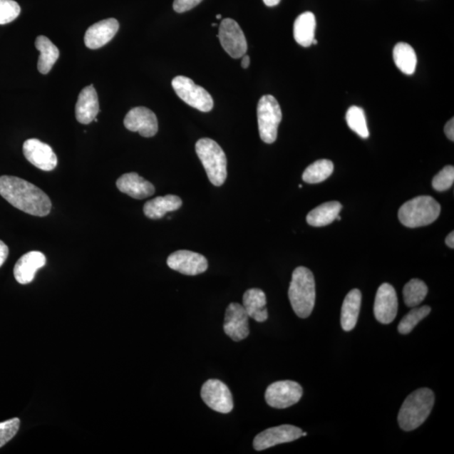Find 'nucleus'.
<instances>
[{
  "label": "nucleus",
  "mask_w": 454,
  "mask_h": 454,
  "mask_svg": "<svg viewBox=\"0 0 454 454\" xmlns=\"http://www.w3.org/2000/svg\"><path fill=\"white\" fill-rule=\"evenodd\" d=\"M303 388L298 383L283 381L271 383L267 388L265 400L267 404L276 409H285L298 403L301 399Z\"/></svg>",
  "instance_id": "6e6552de"
},
{
  "label": "nucleus",
  "mask_w": 454,
  "mask_h": 454,
  "mask_svg": "<svg viewBox=\"0 0 454 454\" xmlns=\"http://www.w3.org/2000/svg\"><path fill=\"white\" fill-rule=\"evenodd\" d=\"M346 120L349 128L357 133L362 138H368L369 132L365 118L364 111L362 108L358 106L350 107L347 114H346Z\"/></svg>",
  "instance_id": "c756f323"
},
{
  "label": "nucleus",
  "mask_w": 454,
  "mask_h": 454,
  "mask_svg": "<svg viewBox=\"0 0 454 454\" xmlns=\"http://www.w3.org/2000/svg\"><path fill=\"white\" fill-rule=\"evenodd\" d=\"M302 436H303V437H306V436H307V433H302Z\"/></svg>",
  "instance_id": "37998d69"
},
{
  "label": "nucleus",
  "mask_w": 454,
  "mask_h": 454,
  "mask_svg": "<svg viewBox=\"0 0 454 454\" xmlns=\"http://www.w3.org/2000/svg\"><path fill=\"white\" fill-rule=\"evenodd\" d=\"M428 288L423 281L413 279L405 285L403 297L406 305L408 307H416L420 305L427 296Z\"/></svg>",
  "instance_id": "c85d7f7f"
},
{
  "label": "nucleus",
  "mask_w": 454,
  "mask_h": 454,
  "mask_svg": "<svg viewBox=\"0 0 454 454\" xmlns=\"http://www.w3.org/2000/svg\"><path fill=\"white\" fill-rule=\"evenodd\" d=\"M212 26H217V25L214 23V24H212Z\"/></svg>",
  "instance_id": "a18cd8bd"
},
{
  "label": "nucleus",
  "mask_w": 454,
  "mask_h": 454,
  "mask_svg": "<svg viewBox=\"0 0 454 454\" xmlns=\"http://www.w3.org/2000/svg\"><path fill=\"white\" fill-rule=\"evenodd\" d=\"M9 256V248L6 243L0 240V267L6 261Z\"/></svg>",
  "instance_id": "c9c22d12"
},
{
  "label": "nucleus",
  "mask_w": 454,
  "mask_h": 454,
  "mask_svg": "<svg viewBox=\"0 0 454 454\" xmlns=\"http://www.w3.org/2000/svg\"><path fill=\"white\" fill-rule=\"evenodd\" d=\"M203 0H175L172 4L177 13H185L198 6Z\"/></svg>",
  "instance_id": "f704fd0d"
},
{
  "label": "nucleus",
  "mask_w": 454,
  "mask_h": 454,
  "mask_svg": "<svg viewBox=\"0 0 454 454\" xmlns=\"http://www.w3.org/2000/svg\"><path fill=\"white\" fill-rule=\"evenodd\" d=\"M393 58H394L396 67L402 73L407 75L413 74L416 71L418 58L413 46L405 42H400L393 50Z\"/></svg>",
  "instance_id": "bb28decb"
},
{
  "label": "nucleus",
  "mask_w": 454,
  "mask_h": 454,
  "mask_svg": "<svg viewBox=\"0 0 454 454\" xmlns=\"http://www.w3.org/2000/svg\"><path fill=\"white\" fill-rule=\"evenodd\" d=\"M289 299L299 317L311 316L316 302V283L314 275L306 267L294 269L289 288Z\"/></svg>",
  "instance_id": "f03ea898"
},
{
  "label": "nucleus",
  "mask_w": 454,
  "mask_h": 454,
  "mask_svg": "<svg viewBox=\"0 0 454 454\" xmlns=\"http://www.w3.org/2000/svg\"><path fill=\"white\" fill-rule=\"evenodd\" d=\"M434 393L428 388L411 393L402 404L398 421L402 430L410 432L428 419L434 405Z\"/></svg>",
  "instance_id": "7ed1b4c3"
},
{
  "label": "nucleus",
  "mask_w": 454,
  "mask_h": 454,
  "mask_svg": "<svg viewBox=\"0 0 454 454\" xmlns=\"http://www.w3.org/2000/svg\"><path fill=\"white\" fill-rule=\"evenodd\" d=\"M441 207L430 196H419L407 201L399 210L398 217L406 227L416 228L432 224L438 218Z\"/></svg>",
  "instance_id": "20e7f679"
},
{
  "label": "nucleus",
  "mask_w": 454,
  "mask_h": 454,
  "mask_svg": "<svg viewBox=\"0 0 454 454\" xmlns=\"http://www.w3.org/2000/svg\"><path fill=\"white\" fill-rule=\"evenodd\" d=\"M23 153L27 160L39 170L48 172L58 165V158L53 148L38 139L26 140L23 145Z\"/></svg>",
  "instance_id": "ddd939ff"
},
{
  "label": "nucleus",
  "mask_w": 454,
  "mask_h": 454,
  "mask_svg": "<svg viewBox=\"0 0 454 454\" xmlns=\"http://www.w3.org/2000/svg\"><path fill=\"white\" fill-rule=\"evenodd\" d=\"M299 189H301V188H302V185H299Z\"/></svg>",
  "instance_id": "c03bdc74"
},
{
  "label": "nucleus",
  "mask_w": 454,
  "mask_h": 454,
  "mask_svg": "<svg viewBox=\"0 0 454 454\" xmlns=\"http://www.w3.org/2000/svg\"><path fill=\"white\" fill-rule=\"evenodd\" d=\"M99 111V99L96 88L91 84L79 93L75 115L79 123L88 125L96 118Z\"/></svg>",
  "instance_id": "aec40b11"
},
{
  "label": "nucleus",
  "mask_w": 454,
  "mask_h": 454,
  "mask_svg": "<svg viewBox=\"0 0 454 454\" xmlns=\"http://www.w3.org/2000/svg\"><path fill=\"white\" fill-rule=\"evenodd\" d=\"M454 182V167L448 165L444 167L438 174L434 177L433 187L439 192L446 191L451 188Z\"/></svg>",
  "instance_id": "473e14b6"
},
{
  "label": "nucleus",
  "mask_w": 454,
  "mask_h": 454,
  "mask_svg": "<svg viewBox=\"0 0 454 454\" xmlns=\"http://www.w3.org/2000/svg\"><path fill=\"white\" fill-rule=\"evenodd\" d=\"M249 64H250L249 56H247V55L243 56L242 60V67L243 68H247L248 67H249Z\"/></svg>",
  "instance_id": "58836bf2"
},
{
  "label": "nucleus",
  "mask_w": 454,
  "mask_h": 454,
  "mask_svg": "<svg viewBox=\"0 0 454 454\" xmlns=\"http://www.w3.org/2000/svg\"><path fill=\"white\" fill-rule=\"evenodd\" d=\"M124 125L126 129L139 133L142 137H154L158 130L157 116L146 107H135L125 115Z\"/></svg>",
  "instance_id": "4468645a"
},
{
  "label": "nucleus",
  "mask_w": 454,
  "mask_h": 454,
  "mask_svg": "<svg viewBox=\"0 0 454 454\" xmlns=\"http://www.w3.org/2000/svg\"><path fill=\"white\" fill-rule=\"evenodd\" d=\"M167 264L171 269L190 276L203 274L208 269V261L205 257L188 250L172 252L167 257Z\"/></svg>",
  "instance_id": "f8f14e48"
},
{
  "label": "nucleus",
  "mask_w": 454,
  "mask_h": 454,
  "mask_svg": "<svg viewBox=\"0 0 454 454\" xmlns=\"http://www.w3.org/2000/svg\"><path fill=\"white\" fill-rule=\"evenodd\" d=\"M119 27L118 21L114 18L97 22L87 30L84 36V43L92 50L100 48L114 38Z\"/></svg>",
  "instance_id": "f3484780"
},
{
  "label": "nucleus",
  "mask_w": 454,
  "mask_h": 454,
  "mask_svg": "<svg viewBox=\"0 0 454 454\" xmlns=\"http://www.w3.org/2000/svg\"><path fill=\"white\" fill-rule=\"evenodd\" d=\"M20 425L21 421L19 418H13L0 423V448L6 445L16 436L19 428H20Z\"/></svg>",
  "instance_id": "72a5a7b5"
},
{
  "label": "nucleus",
  "mask_w": 454,
  "mask_h": 454,
  "mask_svg": "<svg viewBox=\"0 0 454 454\" xmlns=\"http://www.w3.org/2000/svg\"><path fill=\"white\" fill-rule=\"evenodd\" d=\"M361 303L362 294L358 289L351 290L345 297L341 312V325L344 331H352L357 324Z\"/></svg>",
  "instance_id": "4be33fe9"
},
{
  "label": "nucleus",
  "mask_w": 454,
  "mask_h": 454,
  "mask_svg": "<svg viewBox=\"0 0 454 454\" xmlns=\"http://www.w3.org/2000/svg\"><path fill=\"white\" fill-rule=\"evenodd\" d=\"M46 263V257L41 252L32 251L23 255L14 269L17 282L21 284L31 283L37 271L44 267Z\"/></svg>",
  "instance_id": "a211bd4d"
},
{
  "label": "nucleus",
  "mask_w": 454,
  "mask_h": 454,
  "mask_svg": "<svg viewBox=\"0 0 454 454\" xmlns=\"http://www.w3.org/2000/svg\"><path fill=\"white\" fill-rule=\"evenodd\" d=\"M343 205L338 201H331L317 207L309 212L306 221L312 227H321L327 226L339 217Z\"/></svg>",
  "instance_id": "393cba45"
},
{
  "label": "nucleus",
  "mask_w": 454,
  "mask_h": 454,
  "mask_svg": "<svg viewBox=\"0 0 454 454\" xmlns=\"http://www.w3.org/2000/svg\"><path fill=\"white\" fill-rule=\"evenodd\" d=\"M36 48L40 51L37 68L42 74L48 73L59 58V50L48 37L39 36L36 37Z\"/></svg>",
  "instance_id": "a878e982"
},
{
  "label": "nucleus",
  "mask_w": 454,
  "mask_h": 454,
  "mask_svg": "<svg viewBox=\"0 0 454 454\" xmlns=\"http://www.w3.org/2000/svg\"><path fill=\"white\" fill-rule=\"evenodd\" d=\"M302 430L292 425H281L271 428L257 435L254 440V448L257 451H263L278 444L290 443L302 437Z\"/></svg>",
  "instance_id": "9b49d317"
},
{
  "label": "nucleus",
  "mask_w": 454,
  "mask_h": 454,
  "mask_svg": "<svg viewBox=\"0 0 454 454\" xmlns=\"http://www.w3.org/2000/svg\"><path fill=\"white\" fill-rule=\"evenodd\" d=\"M182 200L179 196L167 195L159 196L148 201L144 205L143 212L147 217L152 220L161 219L167 212H175L182 207Z\"/></svg>",
  "instance_id": "5701e85b"
},
{
  "label": "nucleus",
  "mask_w": 454,
  "mask_h": 454,
  "mask_svg": "<svg viewBox=\"0 0 454 454\" xmlns=\"http://www.w3.org/2000/svg\"><path fill=\"white\" fill-rule=\"evenodd\" d=\"M446 244L453 249L454 248V232L449 233L445 240Z\"/></svg>",
  "instance_id": "4c0bfd02"
},
{
  "label": "nucleus",
  "mask_w": 454,
  "mask_h": 454,
  "mask_svg": "<svg viewBox=\"0 0 454 454\" xmlns=\"http://www.w3.org/2000/svg\"><path fill=\"white\" fill-rule=\"evenodd\" d=\"M317 43H318L317 40L314 39L312 41V44L317 45Z\"/></svg>",
  "instance_id": "a19ab883"
},
{
  "label": "nucleus",
  "mask_w": 454,
  "mask_h": 454,
  "mask_svg": "<svg viewBox=\"0 0 454 454\" xmlns=\"http://www.w3.org/2000/svg\"><path fill=\"white\" fill-rule=\"evenodd\" d=\"M222 17V15H217V20H221Z\"/></svg>",
  "instance_id": "79ce46f5"
},
{
  "label": "nucleus",
  "mask_w": 454,
  "mask_h": 454,
  "mask_svg": "<svg viewBox=\"0 0 454 454\" xmlns=\"http://www.w3.org/2000/svg\"><path fill=\"white\" fill-rule=\"evenodd\" d=\"M0 195L19 210L36 217H46L51 200L38 187L18 177H0Z\"/></svg>",
  "instance_id": "f257e3e1"
},
{
  "label": "nucleus",
  "mask_w": 454,
  "mask_h": 454,
  "mask_svg": "<svg viewBox=\"0 0 454 454\" xmlns=\"http://www.w3.org/2000/svg\"><path fill=\"white\" fill-rule=\"evenodd\" d=\"M201 397L210 409L227 414L233 409L232 395L229 388L219 380H209L201 388Z\"/></svg>",
  "instance_id": "9d476101"
},
{
  "label": "nucleus",
  "mask_w": 454,
  "mask_h": 454,
  "mask_svg": "<svg viewBox=\"0 0 454 454\" xmlns=\"http://www.w3.org/2000/svg\"><path fill=\"white\" fill-rule=\"evenodd\" d=\"M316 27V17L311 12H305L299 15L294 24V37L297 43L308 48L315 39Z\"/></svg>",
  "instance_id": "b1692460"
},
{
  "label": "nucleus",
  "mask_w": 454,
  "mask_h": 454,
  "mask_svg": "<svg viewBox=\"0 0 454 454\" xmlns=\"http://www.w3.org/2000/svg\"><path fill=\"white\" fill-rule=\"evenodd\" d=\"M334 165L327 159H321L308 166L302 175V179L308 184H319L331 175Z\"/></svg>",
  "instance_id": "cd10ccee"
},
{
  "label": "nucleus",
  "mask_w": 454,
  "mask_h": 454,
  "mask_svg": "<svg viewBox=\"0 0 454 454\" xmlns=\"http://www.w3.org/2000/svg\"><path fill=\"white\" fill-rule=\"evenodd\" d=\"M430 311H432V309L428 306L414 308L408 314L402 318L399 326H398V331H399L401 334H410L421 320H423L425 317L429 315Z\"/></svg>",
  "instance_id": "7c9ffc66"
},
{
  "label": "nucleus",
  "mask_w": 454,
  "mask_h": 454,
  "mask_svg": "<svg viewBox=\"0 0 454 454\" xmlns=\"http://www.w3.org/2000/svg\"><path fill=\"white\" fill-rule=\"evenodd\" d=\"M172 86L177 96L187 105L202 112H210L213 109L214 101L212 96L190 78L177 76L172 79Z\"/></svg>",
  "instance_id": "0eeeda50"
},
{
  "label": "nucleus",
  "mask_w": 454,
  "mask_h": 454,
  "mask_svg": "<svg viewBox=\"0 0 454 454\" xmlns=\"http://www.w3.org/2000/svg\"><path fill=\"white\" fill-rule=\"evenodd\" d=\"M397 312L398 298L396 289L390 284H381L374 301V316L382 324H390L396 319Z\"/></svg>",
  "instance_id": "dca6fc26"
},
{
  "label": "nucleus",
  "mask_w": 454,
  "mask_h": 454,
  "mask_svg": "<svg viewBox=\"0 0 454 454\" xmlns=\"http://www.w3.org/2000/svg\"><path fill=\"white\" fill-rule=\"evenodd\" d=\"M21 7L14 0H0V25H6L20 16Z\"/></svg>",
  "instance_id": "2f4dec72"
},
{
  "label": "nucleus",
  "mask_w": 454,
  "mask_h": 454,
  "mask_svg": "<svg viewBox=\"0 0 454 454\" xmlns=\"http://www.w3.org/2000/svg\"><path fill=\"white\" fill-rule=\"evenodd\" d=\"M243 304L248 316L257 322L268 320L269 313L266 308L265 293L259 289H250L243 294Z\"/></svg>",
  "instance_id": "412c9836"
},
{
  "label": "nucleus",
  "mask_w": 454,
  "mask_h": 454,
  "mask_svg": "<svg viewBox=\"0 0 454 454\" xmlns=\"http://www.w3.org/2000/svg\"><path fill=\"white\" fill-rule=\"evenodd\" d=\"M244 307L238 303H231L227 308L223 329L225 334L235 341H240L249 335V321Z\"/></svg>",
  "instance_id": "2eb2a0df"
},
{
  "label": "nucleus",
  "mask_w": 454,
  "mask_h": 454,
  "mask_svg": "<svg viewBox=\"0 0 454 454\" xmlns=\"http://www.w3.org/2000/svg\"><path fill=\"white\" fill-rule=\"evenodd\" d=\"M195 151L212 184L222 186L227 177V160L222 148L214 140L202 138L196 143Z\"/></svg>",
  "instance_id": "39448f33"
},
{
  "label": "nucleus",
  "mask_w": 454,
  "mask_h": 454,
  "mask_svg": "<svg viewBox=\"0 0 454 454\" xmlns=\"http://www.w3.org/2000/svg\"><path fill=\"white\" fill-rule=\"evenodd\" d=\"M257 123L259 135L265 143H274L278 137V128L282 120V111L277 100L272 96L261 98L257 105Z\"/></svg>",
  "instance_id": "423d86ee"
},
{
  "label": "nucleus",
  "mask_w": 454,
  "mask_h": 454,
  "mask_svg": "<svg viewBox=\"0 0 454 454\" xmlns=\"http://www.w3.org/2000/svg\"><path fill=\"white\" fill-rule=\"evenodd\" d=\"M444 133H445L448 138L451 140L452 142L454 140V119L452 118L450 120L448 121V123L444 128Z\"/></svg>",
  "instance_id": "e433bc0d"
},
{
  "label": "nucleus",
  "mask_w": 454,
  "mask_h": 454,
  "mask_svg": "<svg viewBox=\"0 0 454 454\" xmlns=\"http://www.w3.org/2000/svg\"><path fill=\"white\" fill-rule=\"evenodd\" d=\"M116 186L120 192L135 200L146 199L155 193L153 185L137 172H128L120 177Z\"/></svg>",
  "instance_id": "6ab92c4d"
},
{
  "label": "nucleus",
  "mask_w": 454,
  "mask_h": 454,
  "mask_svg": "<svg viewBox=\"0 0 454 454\" xmlns=\"http://www.w3.org/2000/svg\"><path fill=\"white\" fill-rule=\"evenodd\" d=\"M281 0H264V4L267 6L274 7L278 6Z\"/></svg>",
  "instance_id": "ea45409f"
},
{
  "label": "nucleus",
  "mask_w": 454,
  "mask_h": 454,
  "mask_svg": "<svg viewBox=\"0 0 454 454\" xmlns=\"http://www.w3.org/2000/svg\"><path fill=\"white\" fill-rule=\"evenodd\" d=\"M218 37L222 48L232 58H241L246 55V37L236 21L230 18L224 19L219 27Z\"/></svg>",
  "instance_id": "1a4fd4ad"
}]
</instances>
